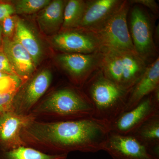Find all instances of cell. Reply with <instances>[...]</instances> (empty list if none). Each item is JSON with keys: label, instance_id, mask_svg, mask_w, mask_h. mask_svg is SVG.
Listing matches in <instances>:
<instances>
[{"label": "cell", "instance_id": "cell-1", "mask_svg": "<svg viewBox=\"0 0 159 159\" xmlns=\"http://www.w3.org/2000/svg\"><path fill=\"white\" fill-rule=\"evenodd\" d=\"M110 132L106 122L92 118L64 121L34 119L23 127L20 136L26 146L49 154L103 150Z\"/></svg>", "mask_w": 159, "mask_h": 159}, {"label": "cell", "instance_id": "cell-2", "mask_svg": "<svg viewBox=\"0 0 159 159\" xmlns=\"http://www.w3.org/2000/svg\"><path fill=\"white\" fill-rule=\"evenodd\" d=\"M30 113L36 119L51 121L80 120L93 117V104L83 91L65 87L54 91L32 109Z\"/></svg>", "mask_w": 159, "mask_h": 159}, {"label": "cell", "instance_id": "cell-3", "mask_svg": "<svg viewBox=\"0 0 159 159\" xmlns=\"http://www.w3.org/2000/svg\"><path fill=\"white\" fill-rule=\"evenodd\" d=\"M83 87L94 108L93 118L109 125L125 111L130 91L111 81L101 70L96 72Z\"/></svg>", "mask_w": 159, "mask_h": 159}, {"label": "cell", "instance_id": "cell-4", "mask_svg": "<svg viewBox=\"0 0 159 159\" xmlns=\"http://www.w3.org/2000/svg\"><path fill=\"white\" fill-rule=\"evenodd\" d=\"M102 74L122 88L130 91L144 74L147 62L136 52L103 49Z\"/></svg>", "mask_w": 159, "mask_h": 159}, {"label": "cell", "instance_id": "cell-5", "mask_svg": "<svg viewBox=\"0 0 159 159\" xmlns=\"http://www.w3.org/2000/svg\"><path fill=\"white\" fill-rule=\"evenodd\" d=\"M130 3L123 1L118 9L103 25L94 31L103 49L136 52L127 23Z\"/></svg>", "mask_w": 159, "mask_h": 159}, {"label": "cell", "instance_id": "cell-6", "mask_svg": "<svg viewBox=\"0 0 159 159\" xmlns=\"http://www.w3.org/2000/svg\"><path fill=\"white\" fill-rule=\"evenodd\" d=\"M129 30L137 54L146 62L153 61L157 50L153 38L152 23L149 16L140 5H135L131 9Z\"/></svg>", "mask_w": 159, "mask_h": 159}, {"label": "cell", "instance_id": "cell-7", "mask_svg": "<svg viewBox=\"0 0 159 159\" xmlns=\"http://www.w3.org/2000/svg\"><path fill=\"white\" fill-rule=\"evenodd\" d=\"M159 113V87L134 108L121 114L110 124V132L131 134L147 120Z\"/></svg>", "mask_w": 159, "mask_h": 159}, {"label": "cell", "instance_id": "cell-8", "mask_svg": "<svg viewBox=\"0 0 159 159\" xmlns=\"http://www.w3.org/2000/svg\"><path fill=\"white\" fill-rule=\"evenodd\" d=\"M54 46L65 53L92 54L102 52L103 47L97 34L82 29L65 30L52 39Z\"/></svg>", "mask_w": 159, "mask_h": 159}, {"label": "cell", "instance_id": "cell-9", "mask_svg": "<svg viewBox=\"0 0 159 159\" xmlns=\"http://www.w3.org/2000/svg\"><path fill=\"white\" fill-rule=\"evenodd\" d=\"M52 75L48 69L43 70L20 88L13 100L12 111L19 115L31 112L48 89Z\"/></svg>", "mask_w": 159, "mask_h": 159}, {"label": "cell", "instance_id": "cell-10", "mask_svg": "<svg viewBox=\"0 0 159 159\" xmlns=\"http://www.w3.org/2000/svg\"><path fill=\"white\" fill-rule=\"evenodd\" d=\"M102 57V52L92 54L64 53L58 55L57 59L73 82L83 87L100 67Z\"/></svg>", "mask_w": 159, "mask_h": 159}, {"label": "cell", "instance_id": "cell-11", "mask_svg": "<svg viewBox=\"0 0 159 159\" xmlns=\"http://www.w3.org/2000/svg\"><path fill=\"white\" fill-rule=\"evenodd\" d=\"M113 159H159L132 135L109 132L103 146Z\"/></svg>", "mask_w": 159, "mask_h": 159}, {"label": "cell", "instance_id": "cell-12", "mask_svg": "<svg viewBox=\"0 0 159 159\" xmlns=\"http://www.w3.org/2000/svg\"><path fill=\"white\" fill-rule=\"evenodd\" d=\"M36 119L33 114L19 115L13 111L7 112L0 116V148L7 151L26 146L20 136L23 127L32 120Z\"/></svg>", "mask_w": 159, "mask_h": 159}, {"label": "cell", "instance_id": "cell-13", "mask_svg": "<svg viewBox=\"0 0 159 159\" xmlns=\"http://www.w3.org/2000/svg\"><path fill=\"white\" fill-rule=\"evenodd\" d=\"M122 2L121 0L87 1L84 14L78 28L89 31L98 29L110 18Z\"/></svg>", "mask_w": 159, "mask_h": 159}, {"label": "cell", "instance_id": "cell-14", "mask_svg": "<svg viewBox=\"0 0 159 159\" xmlns=\"http://www.w3.org/2000/svg\"><path fill=\"white\" fill-rule=\"evenodd\" d=\"M159 87V58L147 66L144 74L129 92L125 111L139 104Z\"/></svg>", "mask_w": 159, "mask_h": 159}, {"label": "cell", "instance_id": "cell-15", "mask_svg": "<svg viewBox=\"0 0 159 159\" xmlns=\"http://www.w3.org/2000/svg\"><path fill=\"white\" fill-rule=\"evenodd\" d=\"M3 51L18 77L22 80L28 79L35 68L28 51L14 38L4 40Z\"/></svg>", "mask_w": 159, "mask_h": 159}, {"label": "cell", "instance_id": "cell-16", "mask_svg": "<svg viewBox=\"0 0 159 159\" xmlns=\"http://www.w3.org/2000/svg\"><path fill=\"white\" fill-rule=\"evenodd\" d=\"M66 3L62 0L52 1L38 17L40 28L46 34L57 33L62 27Z\"/></svg>", "mask_w": 159, "mask_h": 159}, {"label": "cell", "instance_id": "cell-17", "mask_svg": "<svg viewBox=\"0 0 159 159\" xmlns=\"http://www.w3.org/2000/svg\"><path fill=\"white\" fill-rule=\"evenodd\" d=\"M130 135L159 158V113L148 119Z\"/></svg>", "mask_w": 159, "mask_h": 159}, {"label": "cell", "instance_id": "cell-18", "mask_svg": "<svg viewBox=\"0 0 159 159\" xmlns=\"http://www.w3.org/2000/svg\"><path fill=\"white\" fill-rule=\"evenodd\" d=\"M14 38L28 51L36 66L42 56L41 46L32 31L21 20H16Z\"/></svg>", "mask_w": 159, "mask_h": 159}, {"label": "cell", "instance_id": "cell-19", "mask_svg": "<svg viewBox=\"0 0 159 159\" xmlns=\"http://www.w3.org/2000/svg\"><path fill=\"white\" fill-rule=\"evenodd\" d=\"M87 1L70 0L66 3L64 11L63 30L77 29L84 14Z\"/></svg>", "mask_w": 159, "mask_h": 159}, {"label": "cell", "instance_id": "cell-20", "mask_svg": "<svg viewBox=\"0 0 159 159\" xmlns=\"http://www.w3.org/2000/svg\"><path fill=\"white\" fill-rule=\"evenodd\" d=\"M68 155L49 154L35 148L22 146L0 154V159H66Z\"/></svg>", "mask_w": 159, "mask_h": 159}, {"label": "cell", "instance_id": "cell-21", "mask_svg": "<svg viewBox=\"0 0 159 159\" xmlns=\"http://www.w3.org/2000/svg\"><path fill=\"white\" fill-rule=\"evenodd\" d=\"M51 2L50 0H20L16 4L15 11L17 14H33L45 8Z\"/></svg>", "mask_w": 159, "mask_h": 159}, {"label": "cell", "instance_id": "cell-22", "mask_svg": "<svg viewBox=\"0 0 159 159\" xmlns=\"http://www.w3.org/2000/svg\"><path fill=\"white\" fill-rule=\"evenodd\" d=\"M22 80L15 75L0 79V94L16 92L22 84Z\"/></svg>", "mask_w": 159, "mask_h": 159}, {"label": "cell", "instance_id": "cell-23", "mask_svg": "<svg viewBox=\"0 0 159 159\" xmlns=\"http://www.w3.org/2000/svg\"><path fill=\"white\" fill-rule=\"evenodd\" d=\"M17 92L0 94V116L12 111L13 100Z\"/></svg>", "mask_w": 159, "mask_h": 159}, {"label": "cell", "instance_id": "cell-24", "mask_svg": "<svg viewBox=\"0 0 159 159\" xmlns=\"http://www.w3.org/2000/svg\"><path fill=\"white\" fill-rule=\"evenodd\" d=\"M0 72L17 76L11 66L9 59L2 52H0Z\"/></svg>", "mask_w": 159, "mask_h": 159}, {"label": "cell", "instance_id": "cell-25", "mask_svg": "<svg viewBox=\"0 0 159 159\" xmlns=\"http://www.w3.org/2000/svg\"><path fill=\"white\" fill-rule=\"evenodd\" d=\"M130 4L142 5L148 8L151 11L155 14L159 12V6L154 0H132L129 1Z\"/></svg>", "mask_w": 159, "mask_h": 159}, {"label": "cell", "instance_id": "cell-26", "mask_svg": "<svg viewBox=\"0 0 159 159\" xmlns=\"http://www.w3.org/2000/svg\"><path fill=\"white\" fill-rule=\"evenodd\" d=\"M14 17L10 16L6 18L3 20L2 31L6 36H9L13 33L15 29L16 21Z\"/></svg>", "mask_w": 159, "mask_h": 159}, {"label": "cell", "instance_id": "cell-27", "mask_svg": "<svg viewBox=\"0 0 159 159\" xmlns=\"http://www.w3.org/2000/svg\"><path fill=\"white\" fill-rule=\"evenodd\" d=\"M15 9L9 4H0V21H2L6 18L11 16L13 14Z\"/></svg>", "mask_w": 159, "mask_h": 159}, {"label": "cell", "instance_id": "cell-28", "mask_svg": "<svg viewBox=\"0 0 159 159\" xmlns=\"http://www.w3.org/2000/svg\"><path fill=\"white\" fill-rule=\"evenodd\" d=\"M11 75L6 74V73H3V72H0V79L4 78V77H8Z\"/></svg>", "mask_w": 159, "mask_h": 159}, {"label": "cell", "instance_id": "cell-29", "mask_svg": "<svg viewBox=\"0 0 159 159\" xmlns=\"http://www.w3.org/2000/svg\"><path fill=\"white\" fill-rule=\"evenodd\" d=\"M2 26L0 25V42H1V38H2Z\"/></svg>", "mask_w": 159, "mask_h": 159}, {"label": "cell", "instance_id": "cell-30", "mask_svg": "<svg viewBox=\"0 0 159 159\" xmlns=\"http://www.w3.org/2000/svg\"></svg>", "mask_w": 159, "mask_h": 159}]
</instances>
